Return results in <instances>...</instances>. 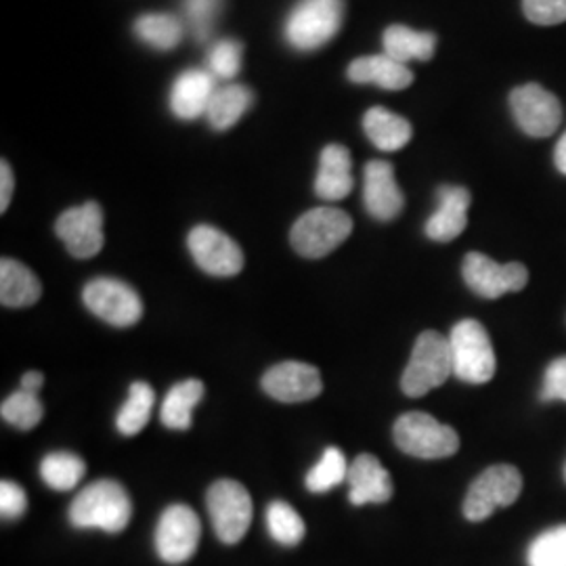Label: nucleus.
Instances as JSON below:
<instances>
[{
	"label": "nucleus",
	"mask_w": 566,
	"mask_h": 566,
	"mask_svg": "<svg viewBox=\"0 0 566 566\" xmlns=\"http://www.w3.org/2000/svg\"><path fill=\"white\" fill-rule=\"evenodd\" d=\"M202 382L191 378L182 380L179 385L172 386L168 395L164 397L163 409H160V420L166 428L170 430H187L191 426V413L196 405L202 401Z\"/></svg>",
	"instance_id": "nucleus-26"
},
{
	"label": "nucleus",
	"mask_w": 566,
	"mask_h": 566,
	"mask_svg": "<svg viewBox=\"0 0 566 566\" xmlns=\"http://www.w3.org/2000/svg\"><path fill=\"white\" fill-rule=\"evenodd\" d=\"M364 203L367 214L376 221H392L401 214L405 196L395 179L392 164L371 160L365 166Z\"/></svg>",
	"instance_id": "nucleus-16"
},
{
	"label": "nucleus",
	"mask_w": 566,
	"mask_h": 566,
	"mask_svg": "<svg viewBox=\"0 0 566 566\" xmlns=\"http://www.w3.org/2000/svg\"><path fill=\"white\" fill-rule=\"evenodd\" d=\"M355 187L350 151L344 145H327L319 158L315 193L325 202H340Z\"/></svg>",
	"instance_id": "nucleus-20"
},
{
	"label": "nucleus",
	"mask_w": 566,
	"mask_h": 566,
	"mask_svg": "<svg viewBox=\"0 0 566 566\" xmlns=\"http://www.w3.org/2000/svg\"><path fill=\"white\" fill-rule=\"evenodd\" d=\"M554 163L556 168L566 175V133L560 137V142L556 145V151H554Z\"/></svg>",
	"instance_id": "nucleus-41"
},
{
	"label": "nucleus",
	"mask_w": 566,
	"mask_h": 566,
	"mask_svg": "<svg viewBox=\"0 0 566 566\" xmlns=\"http://www.w3.org/2000/svg\"><path fill=\"white\" fill-rule=\"evenodd\" d=\"M266 528L277 544L287 547L298 546L306 533L303 516L285 502H273L266 507Z\"/></svg>",
	"instance_id": "nucleus-31"
},
{
	"label": "nucleus",
	"mask_w": 566,
	"mask_h": 566,
	"mask_svg": "<svg viewBox=\"0 0 566 566\" xmlns=\"http://www.w3.org/2000/svg\"><path fill=\"white\" fill-rule=\"evenodd\" d=\"M252 102H254V95L248 86L227 84L223 88H217L210 107L206 112V120L219 133L229 130L231 126L242 120L243 114L250 109Z\"/></svg>",
	"instance_id": "nucleus-25"
},
{
	"label": "nucleus",
	"mask_w": 566,
	"mask_h": 566,
	"mask_svg": "<svg viewBox=\"0 0 566 566\" xmlns=\"http://www.w3.org/2000/svg\"><path fill=\"white\" fill-rule=\"evenodd\" d=\"M221 9L223 0H182V15L189 23L196 41H210Z\"/></svg>",
	"instance_id": "nucleus-35"
},
{
	"label": "nucleus",
	"mask_w": 566,
	"mask_h": 566,
	"mask_svg": "<svg viewBox=\"0 0 566 566\" xmlns=\"http://www.w3.org/2000/svg\"><path fill=\"white\" fill-rule=\"evenodd\" d=\"M200 516L185 504L166 507L156 526V552L168 565L187 563L200 546Z\"/></svg>",
	"instance_id": "nucleus-10"
},
{
	"label": "nucleus",
	"mask_w": 566,
	"mask_h": 566,
	"mask_svg": "<svg viewBox=\"0 0 566 566\" xmlns=\"http://www.w3.org/2000/svg\"><path fill=\"white\" fill-rule=\"evenodd\" d=\"M453 376L468 385H485L495 376V350L485 327L476 319L453 325L449 334Z\"/></svg>",
	"instance_id": "nucleus-4"
},
{
	"label": "nucleus",
	"mask_w": 566,
	"mask_h": 566,
	"mask_svg": "<svg viewBox=\"0 0 566 566\" xmlns=\"http://www.w3.org/2000/svg\"><path fill=\"white\" fill-rule=\"evenodd\" d=\"M395 443L413 458L443 460L458 453L460 437L451 426L441 424L424 411H409L395 422Z\"/></svg>",
	"instance_id": "nucleus-6"
},
{
	"label": "nucleus",
	"mask_w": 566,
	"mask_h": 566,
	"mask_svg": "<svg viewBox=\"0 0 566 566\" xmlns=\"http://www.w3.org/2000/svg\"><path fill=\"white\" fill-rule=\"evenodd\" d=\"M82 301L95 317L116 327L135 325L143 317V301L137 290L114 277H97L86 283Z\"/></svg>",
	"instance_id": "nucleus-9"
},
{
	"label": "nucleus",
	"mask_w": 566,
	"mask_h": 566,
	"mask_svg": "<svg viewBox=\"0 0 566 566\" xmlns=\"http://www.w3.org/2000/svg\"><path fill=\"white\" fill-rule=\"evenodd\" d=\"M42 296V283L30 266L2 259L0 261V303L9 308H23L39 303Z\"/></svg>",
	"instance_id": "nucleus-22"
},
{
	"label": "nucleus",
	"mask_w": 566,
	"mask_h": 566,
	"mask_svg": "<svg viewBox=\"0 0 566 566\" xmlns=\"http://www.w3.org/2000/svg\"><path fill=\"white\" fill-rule=\"evenodd\" d=\"M468 287L486 301H495L507 292H521L528 282V271L521 263H495L486 254L470 252L462 264Z\"/></svg>",
	"instance_id": "nucleus-12"
},
{
	"label": "nucleus",
	"mask_w": 566,
	"mask_h": 566,
	"mask_svg": "<svg viewBox=\"0 0 566 566\" xmlns=\"http://www.w3.org/2000/svg\"><path fill=\"white\" fill-rule=\"evenodd\" d=\"M13 187H15L13 170L7 160H2L0 164V212H7L11 198H13Z\"/></svg>",
	"instance_id": "nucleus-39"
},
{
	"label": "nucleus",
	"mask_w": 566,
	"mask_h": 566,
	"mask_svg": "<svg viewBox=\"0 0 566 566\" xmlns=\"http://www.w3.org/2000/svg\"><path fill=\"white\" fill-rule=\"evenodd\" d=\"M156 405V392L147 382H135L128 390V399L122 405L120 413L116 418V426L124 437L139 434L145 426L149 424L151 411Z\"/></svg>",
	"instance_id": "nucleus-28"
},
{
	"label": "nucleus",
	"mask_w": 566,
	"mask_h": 566,
	"mask_svg": "<svg viewBox=\"0 0 566 566\" xmlns=\"http://www.w3.org/2000/svg\"><path fill=\"white\" fill-rule=\"evenodd\" d=\"M453 374V359L449 338L439 332H422L411 350V359L405 367L401 388L407 397H424L430 390L446 385Z\"/></svg>",
	"instance_id": "nucleus-3"
},
{
	"label": "nucleus",
	"mask_w": 566,
	"mask_h": 566,
	"mask_svg": "<svg viewBox=\"0 0 566 566\" xmlns=\"http://www.w3.org/2000/svg\"><path fill=\"white\" fill-rule=\"evenodd\" d=\"M344 21V0H298L283 21V39L301 53L332 41Z\"/></svg>",
	"instance_id": "nucleus-2"
},
{
	"label": "nucleus",
	"mask_w": 566,
	"mask_h": 566,
	"mask_svg": "<svg viewBox=\"0 0 566 566\" xmlns=\"http://www.w3.org/2000/svg\"><path fill=\"white\" fill-rule=\"evenodd\" d=\"M86 472V464L76 453L55 451L49 453L41 464L42 481L53 491H70L78 485Z\"/></svg>",
	"instance_id": "nucleus-29"
},
{
	"label": "nucleus",
	"mask_w": 566,
	"mask_h": 566,
	"mask_svg": "<svg viewBox=\"0 0 566 566\" xmlns=\"http://www.w3.org/2000/svg\"><path fill=\"white\" fill-rule=\"evenodd\" d=\"M346 76L355 84H376L386 91H403L413 82V72L386 53L353 61Z\"/></svg>",
	"instance_id": "nucleus-21"
},
{
	"label": "nucleus",
	"mask_w": 566,
	"mask_h": 566,
	"mask_svg": "<svg viewBox=\"0 0 566 566\" xmlns=\"http://www.w3.org/2000/svg\"><path fill=\"white\" fill-rule=\"evenodd\" d=\"M28 512V495L18 483H0V514L4 521H18Z\"/></svg>",
	"instance_id": "nucleus-37"
},
{
	"label": "nucleus",
	"mask_w": 566,
	"mask_h": 566,
	"mask_svg": "<svg viewBox=\"0 0 566 566\" xmlns=\"http://www.w3.org/2000/svg\"><path fill=\"white\" fill-rule=\"evenodd\" d=\"M208 514L214 526L217 537L223 544H238L242 542L243 535L252 525V497L245 486L240 485L238 481H217L214 485L208 489Z\"/></svg>",
	"instance_id": "nucleus-7"
},
{
	"label": "nucleus",
	"mask_w": 566,
	"mask_h": 566,
	"mask_svg": "<svg viewBox=\"0 0 566 566\" xmlns=\"http://www.w3.org/2000/svg\"><path fill=\"white\" fill-rule=\"evenodd\" d=\"M348 502L353 506L386 504L392 497V481L385 465L371 453H361L348 468Z\"/></svg>",
	"instance_id": "nucleus-19"
},
{
	"label": "nucleus",
	"mask_w": 566,
	"mask_h": 566,
	"mask_svg": "<svg viewBox=\"0 0 566 566\" xmlns=\"http://www.w3.org/2000/svg\"><path fill=\"white\" fill-rule=\"evenodd\" d=\"M565 481H566V465H565Z\"/></svg>",
	"instance_id": "nucleus-42"
},
{
	"label": "nucleus",
	"mask_w": 566,
	"mask_h": 566,
	"mask_svg": "<svg viewBox=\"0 0 566 566\" xmlns=\"http://www.w3.org/2000/svg\"><path fill=\"white\" fill-rule=\"evenodd\" d=\"M189 252L203 273L233 277L243 269V252L227 233L210 224H198L187 238Z\"/></svg>",
	"instance_id": "nucleus-13"
},
{
	"label": "nucleus",
	"mask_w": 566,
	"mask_h": 566,
	"mask_svg": "<svg viewBox=\"0 0 566 566\" xmlns=\"http://www.w3.org/2000/svg\"><path fill=\"white\" fill-rule=\"evenodd\" d=\"M55 231L74 259L97 256L105 243L102 206L86 202L65 210L55 223Z\"/></svg>",
	"instance_id": "nucleus-14"
},
{
	"label": "nucleus",
	"mask_w": 566,
	"mask_h": 566,
	"mask_svg": "<svg viewBox=\"0 0 566 566\" xmlns=\"http://www.w3.org/2000/svg\"><path fill=\"white\" fill-rule=\"evenodd\" d=\"M135 36L154 51H172L182 41L185 23L170 13H145L135 21Z\"/></svg>",
	"instance_id": "nucleus-27"
},
{
	"label": "nucleus",
	"mask_w": 566,
	"mask_h": 566,
	"mask_svg": "<svg viewBox=\"0 0 566 566\" xmlns=\"http://www.w3.org/2000/svg\"><path fill=\"white\" fill-rule=\"evenodd\" d=\"M0 416L4 422H9L20 430H32L34 426L44 416V407H42L41 399L36 392H28L20 388L18 392H13L9 399L2 401L0 407Z\"/></svg>",
	"instance_id": "nucleus-32"
},
{
	"label": "nucleus",
	"mask_w": 566,
	"mask_h": 566,
	"mask_svg": "<svg viewBox=\"0 0 566 566\" xmlns=\"http://www.w3.org/2000/svg\"><path fill=\"white\" fill-rule=\"evenodd\" d=\"M350 231L353 219L344 210L319 206L304 212L294 223L290 242L304 259H324L348 240Z\"/></svg>",
	"instance_id": "nucleus-5"
},
{
	"label": "nucleus",
	"mask_w": 566,
	"mask_h": 566,
	"mask_svg": "<svg viewBox=\"0 0 566 566\" xmlns=\"http://www.w3.org/2000/svg\"><path fill=\"white\" fill-rule=\"evenodd\" d=\"M263 390L280 403H304L322 395L324 380L315 365L283 361L264 374Z\"/></svg>",
	"instance_id": "nucleus-15"
},
{
	"label": "nucleus",
	"mask_w": 566,
	"mask_h": 566,
	"mask_svg": "<svg viewBox=\"0 0 566 566\" xmlns=\"http://www.w3.org/2000/svg\"><path fill=\"white\" fill-rule=\"evenodd\" d=\"M217 93V78L208 70H185L170 88V109L179 120H198L206 116Z\"/></svg>",
	"instance_id": "nucleus-17"
},
{
	"label": "nucleus",
	"mask_w": 566,
	"mask_h": 566,
	"mask_svg": "<svg viewBox=\"0 0 566 566\" xmlns=\"http://www.w3.org/2000/svg\"><path fill=\"white\" fill-rule=\"evenodd\" d=\"M542 401H566V357L547 365Z\"/></svg>",
	"instance_id": "nucleus-38"
},
{
	"label": "nucleus",
	"mask_w": 566,
	"mask_h": 566,
	"mask_svg": "<svg viewBox=\"0 0 566 566\" xmlns=\"http://www.w3.org/2000/svg\"><path fill=\"white\" fill-rule=\"evenodd\" d=\"M510 107L521 130L535 139L554 135L563 122L560 102L537 82L514 88L510 93Z\"/></svg>",
	"instance_id": "nucleus-11"
},
{
	"label": "nucleus",
	"mask_w": 566,
	"mask_h": 566,
	"mask_svg": "<svg viewBox=\"0 0 566 566\" xmlns=\"http://www.w3.org/2000/svg\"><path fill=\"white\" fill-rule=\"evenodd\" d=\"M364 130L367 139L382 151H399L413 137L411 124L386 107H371L365 114Z\"/></svg>",
	"instance_id": "nucleus-23"
},
{
	"label": "nucleus",
	"mask_w": 566,
	"mask_h": 566,
	"mask_svg": "<svg viewBox=\"0 0 566 566\" xmlns=\"http://www.w3.org/2000/svg\"><path fill=\"white\" fill-rule=\"evenodd\" d=\"M382 46L388 57L407 65L409 61L432 60L437 49V36L432 32H418L397 23L386 28Z\"/></svg>",
	"instance_id": "nucleus-24"
},
{
	"label": "nucleus",
	"mask_w": 566,
	"mask_h": 566,
	"mask_svg": "<svg viewBox=\"0 0 566 566\" xmlns=\"http://www.w3.org/2000/svg\"><path fill=\"white\" fill-rule=\"evenodd\" d=\"M526 20L537 25H556L566 21V0H523Z\"/></svg>",
	"instance_id": "nucleus-36"
},
{
	"label": "nucleus",
	"mask_w": 566,
	"mask_h": 566,
	"mask_svg": "<svg viewBox=\"0 0 566 566\" xmlns=\"http://www.w3.org/2000/svg\"><path fill=\"white\" fill-rule=\"evenodd\" d=\"M42 385H44V376H42L41 371H25L23 376H21V388L23 390H28V392H36L39 395V390H41Z\"/></svg>",
	"instance_id": "nucleus-40"
},
{
	"label": "nucleus",
	"mask_w": 566,
	"mask_h": 566,
	"mask_svg": "<svg viewBox=\"0 0 566 566\" xmlns=\"http://www.w3.org/2000/svg\"><path fill=\"white\" fill-rule=\"evenodd\" d=\"M528 566H566V525L547 528L526 552Z\"/></svg>",
	"instance_id": "nucleus-33"
},
{
	"label": "nucleus",
	"mask_w": 566,
	"mask_h": 566,
	"mask_svg": "<svg viewBox=\"0 0 566 566\" xmlns=\"http://www.w3.org/2000/svg\"><path fill=\"white\" fill-rule=\"evenodd\" d=\"M348 468L343 451L338 447H327L322 460L308 470L306 489L313 493H327L348 479Z\"/></svg>",
	"instance_id": "nucleus-30"
},
{
	"label": "nucleus",
	"mask_w": 566,
	"mask_h": 566,
	"mask_svg": "<svg viewBox=\"0 0 566 566\" xmlns=\"http://www.w3.org/2000/svg\"><path fill=\"white\" fill-rule=\"evenodd\" d=\"M243 46L233 39L214 42L206 57V70L217 81H233L242 70Z\"/></svg>",
	"instance_id": "nucleus-34"
},
{
	"label": "nucleus",
	"mask_w": 566,
	"mask_h": 566,
	"mask_svg": "<svg viewBox=\"0 0 566 566\" xmlns=\"http://www.w3.org/2000/svg\"><path fill=\"white\" fill-rule=\"evenodd\" d=\"M437 210L426 221V235L432 242H453L464 233L468 224L470 191L458 185H443L437 191Z\"/></svg>",
	"instance_id": "nucleus-18"
},
{
	"label": "nucleus",
	"mask_w": 566,
	"mask_h": 566,
	"mask_svg": "<svg viewBox=\"0 0 566 566\" xmlns=\"http://www.w3.org/2000/svg\"><path fill=\"white\" fill-rule=\"evenodd\" d=\"M133 516V504L126 489L103 479L82 489L70 506V523L76 528H102L105 533H120Z\"/></svg>",
	"instance_id": "nucleus-1"
},
{
	"label": "nucleus",
	"mask_w": 566,
	"mask_h": 566,
	"mask_svg": "<svg viewBox=\"0 0 566 566\" xmlns=\"http://www.w3.org/2000/svg\"><path fill=\"white\" fill-rule=\"evenodd\" d=\"M521 491L523 476L518 468L507 464L491 465L468 489L464 516L470 523H481L497 507L512 506L518 500Z\"/></svg>",
	"instance_id": "nucleus-8"
}]
</instances>
